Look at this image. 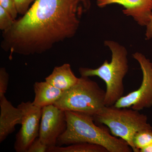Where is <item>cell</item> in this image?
Listing matches in <instances>:
<instances>
[{
  "instance_id": "8",
  "label": "cell",
  "mask_w": 152,
  "mask_h": 152,
  "mask_svg": "<svg viewBox=\"0 0 152 152\" xmlns=\"http://www.w3.org/2000/svg\"><path fill=\"white\" fill-rule=\"evenodd\" d=\"M65 111L55 105L42 108L39 138L49 148L57 145L59 137L67 128Z\"/></svg>"
},
{
  "instance_id": "17",
  "label": "cell",
  "mask_w": 152,
  "mask_h": 152,
  "mask_svg": "<svg viewBox=\"0 0 152 152\" xmlns=\"http://www.w3.org/2000/svg\"><path fill=\"white\" fill-rule=\"evenodd\" d=\"M0 6L5 10L15 20H16L18 11L15 0H0Z\"/></svg>"
},
{
  "instance_id": "3",
  "label": "cell",
  "mask_w": 152,
  "mask_h": 152,
  "mask_svg": "<svg viewBox=\"0 0 152 152\" xmlns=\"http://www.w3.org/2000/svg\"><path fill=\"white\" fill-rule=\"evenodd\" d=\"M104 45L112 52L110 62L105 60L96 69L80 67L81 76L96 77L102 79L106 85L105 106H113L124 96V80L129 71L128 52L125 47L112 40H106Z\"/></svg>"
},
{
  "instance_id": "18",
  "label": "cell",
  "mask_w": 152,
  "mask_h": 152,
  "mask_svg": "<svg viewBox=\"0 0 152 152\" xmlns=\"http://www.w3.org/2000/svg\"><path fill=\"white\" fill-rule=\"evenodd\" d=\"M48 149V147L41 141L38 137L30 145L27 152H47Z\"/></svg>"
},
{
  "instance_id": "5",
  "label": "cell",
  "mask_w": 152,
  "mask_h": 152,
  "mask_svg": "<svg viewBox=\"0 0 152 152\" xmlns=\"http://www.w3.org/2000/svg\"><path fill=\"white\" fill-rule=\"evenodd\" d=\"M106 91L89 77L81 76L75 86L64 91L55 106L63 110L94 115L105 105Z\"/></svg>"
},
{
  "instance_id": "9",
  "label": "cell",
  "mask_w": 152,
  "mask_h": 152,
  "mask_svg": "<svg viewBox=\"0 0 152 152\" xmlns=\"http://www.w3.org/2000/svg\"><path fill=\"white\" fill-rule=\"evenodd\" d=\"M96 4L101 8L112 4L122 6L124 15L142 26H146L152 17V0H97Z\"/></svg>"
},
{
  "instance_id": "14",
  "label": "cell",
  "mask_w": 152,
  "mask_h": 152,
  "mask_svg": "<svg viewBox=\"0 0 152 152\" xmlns=\"http://www.w3.org/2000/svg\"><path fill=\"white\" fill-rule=\"evenodd\" d=\"M152 143V129L140 131L136 133L133 139L135 152Z\"/></svg>"
},
{
  "instance_id": "16",
  "label": "cell",
  "mask_w": 152,
  "mask_h": 152,
  "mask_svg": "<svg viewBox=\"0 0 152 152\" xmlns=\"http://www.w3.org/2000/svg\"><path fill=\"white\" fill-rule=\"evenodd\" d=\"M9 75L5 68L0 69V98L5 96L8 86Z\"/></svg>"
},
{
  "instance_id": "6",
  "label": "cell",
  "mask_w": 152,
  "mask_h": 152,
  "mask_svg": "<svg viewBox=\"0 0 152 152\" xmlns=\"http://www.w3.org/2000/svg\"><path fill=\"white\" fill-rule=\"evenodd\" d=\"M132 56L140 66L142 73L141 85L137 90L120 98L114 105L140 111L152 107V63L139 52L133 54Z\"/></svg>"
},
{
  "instance_id": "7",
  "label": "cell",
  "mask_w": 152,
  "mask_h": 152,
  "mask_svg": "<svg viewBox=\"0 0 152 152\" xmlns=\"http://www.w3.org/2000/svg\"><path fill=\"white\" fill-rule=\"evenodd\" d=\"M23 113L21 127L17 133L14 149L17 152H27L33 141L39 137L42 108L32 102H22L18 105Z\"/></svg>"
},
{
  "instance_id": "11",
  "label": "cell",
  "mask_w": 152,
  "mask_h": 152,
  "mask_svg": "<svg viewBox=\"0 0 152 152\" xmlns=\"http://www.w3.org/2000/svg\"><path fill=\"white\" fill-rule=\"evenodd\" d=\"M35 98L32 103L38 107L54 105L63 95L64 91L46 81L37 82L34 85Z\"/></svg>"
},
{
  "instance_id": "21",
  "label": "cell",
  "mask_w": 152,
  "mask_h": 152,
  "mask_svg": "<svg viewBox=\"0 0 152 152\" xmlns=\"http://www.w3.org/2000/svg\"><path fill=\"white\" fill-rule=\"evenodd\" d=\"M140 152H152V143L140 150Z\"/></svg>"
},
{
  "instance_id": "13",
  "label": "cell",
  "mask_w": 152,
  "mask_h": 152,
  "mask_svg": "<svg viewBox=\"0 0 152 152\" xmlns=\"http://www.w3.org/2000/svg\"><path fill=\"white\" fill-rule=\"evenodd\" d=\"M47 152H108L100 145L88 142L72 144L67 147L56 146L49 148Z\"/></svg>"
},
{
  "instance_id": "2",
  "label": "cell",
  "mask_w": 152,
  "mask_h": 152,
  "mask_svg": "<svg viewBox=\"0 0 152 152\" xmlns=\"http://www.w3.org/2000/svg\"><path fill=\"white\" fill-rule=\"evenodd\" d=\"M65 113L66 129L58 138L56 146L88 142L102 146L108 152L133 151L126 142L110 134L107 126L97 124L91 115L70 111Z\"/></svg>"
},
{
  "instance_id": "10",
  "label": "cell",
  "mask_w": 152,
  "mask_h": 152,
  "mask_svg": "<svg viewBox=\"0 0 152 152\" xmlns=\"http://www.w3.org/2000/svg\"><path fill=\"white\" fill-rule=\"evenodd\" d=\"M0 143L15 130L16 125L21 124L23 113L18 107H15L5 96L0 98Z\"/></svg>"
},
{
  "instance_id": "4",
  "label": "cell",
  "mask_w": 152,
  "mask_h": 152,
  "mask_svg": "<svg viewBox=\"0 0 152 152\" xmlns=\"http://www.w3.org/2000/svg\"><path fill=\"white\" fill-rule=\"evenodd\" d=\"M128 108H119L115 106H104L93 115L97 124L105 125L112 135L125 141L135 152L133 144L135 134L152 126L148 122V118L140 111Z\"/></svg>"
},
{
  "instance_id": "1",
  "label": "cell",
  "mask_w": 152,
  "mask_h": 152,
  "mask_svg": "<svg viewBox=\"0 0 152 152\" xmlns=\"http://www.w3.org/2000/svg\"><path fill=\"white\" fill-rule=\"evenodd\" d=\"M91 0H36L28 12L2 33L1 48L14 54H41L73 37Z\"/></svg>"
},
{
  "instance_id": "15",
  "label": "cell",
  "mask_w": 152,
  "mask_h": 152,
  "mask_svg": "<svg viewBox=\"0 0 152 152\" xmlns=\"http://www.w3.org/2000/svg\"><path fill=\"white\" fill-rule=\"evenodd\" d=\"M15 21L11 15L0 6V29L2 31L8 29L13 24Z\"/></svg>"
},
{
  "instance_id": "20",
  "label": "cell",
  "mask_w": 152,
  "mask_h": 152,
  "mask_svg": "<svg viewBox=\"0 0 152 152\" xmlns=\"http://www.w3.org/2000/svg\"><path fill=\"white\" fill-rule=\"evenodd\" d=\"M146 39L149 40L152 39V17L150 23L146 26L145 33Z\"/></svg>"
},
{
  "instance_id": "19",
  "label": "cell",
  "mask_w": 152,
  "mask_h": 152,
  "mask_svg": "<svg viewBox=\"0 0 152 152\" xmlns=\"http://www.w3.org/2000/svg\"><path fill=\"white\" fill-rule=\"evenodd\" d=\"M36 0H15L18 13L23 15L29 9V6L32 3Z\"/></svg>"
},
{
  "instance_id": "12",
  "label": "cell",
  "mask_w": 152,
  "mask_h": 152,
  "mask_svg": "<svg viewBox=\"0 0 152 152\" xmlns=\"http://www.w3.org/2000/svg\"><path fill=\"white\" fill-rule=\"evenodd\" d=\"M78 80L69 64L55 67L52 73L45 78V81L63 91L75 86Z\"/></svg>"
}]
</instances>
